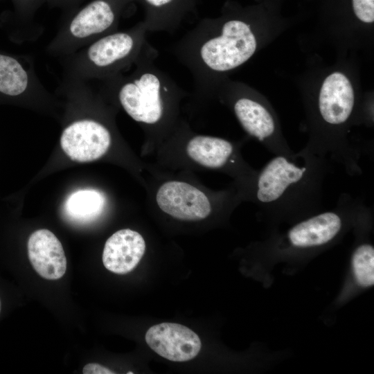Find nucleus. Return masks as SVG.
<instances>
[{
	"label": "nucleus",
	"instance_id": "1",
	"mask_svg": "<svg viewBox=\"0 0 374 374\" xmlns=\"http://www.w3.org/2000/svg\"><path fill=\"white\" fill-rule=\"evenodd\" d=\"M253 13L251 8L227 1L220 17L202 19L172 46V54L190 73L196 94L213 93L226 73L253 55Z\"/></svg>",
	"mask_w": 374,
	"mask_h": 374
},
{
	"label": "nucleus",
	"instance_id": "2",
	"mask_svg": "<svg viewBox=\"0 0 374 374\" xmlns=\"http://www.w3.org/2000/svg\"><path fill=\"white\" fill-rule=\"evenodd\" d=\"M330 170L328 159L305 147L291 155H275L257 171L249 186L251 197L265 217L295 223L321 212Z\"/></svg>",
	"mask_w": 374,
	"mask_h": 374
},
{
	"label": "nucleus",
	"instance_id": "3",
	"mask_svg": "<svg viewBox=\"0 0 374 374\" xmlns=\"http://www.w3.org/2000/svg\"><path fill=\"white\" fill-rule=\"evenodd\" d=\"M158 51L150 45L127 71L99 81L100 93L116 100L134 121L156 127L185 92L155 64Z\"/></svg>",
	"mask_w": 374,
	"mask_h": 374
},
{
	"label": "nucleus",
	"instance_id": "4",
	"mask_svg": "<svg viewBox=\"0 0 374 374\" xmlns=\"http://www.w3.org/2000/svg\"><path fill=\"white\" fill-rule=\"evenodd\" d=\"M143 21L105 35L60 57L63 78L87 82L101 81L129 70L151 45Z\"/></svg>",
	"mask_w": 374,
	"mask_h": 374
},
{
	"label": "nucleus",
	"instance_id": "5",
	"mask_svg": "<svg viewBox=\"0 0 374 374\" xmlns=\"http://www.w3.org/2000/svg\"><path fill=\"white\" fill-rule=\"evenodd\" d=\"M134 0H92L73 10L46 47L59 58L70 55L96 39L118 30L121 16Z\"/></svg>",
	"mask_w": 374,
	"mask_h": 374
},
{
	"label": "nucleus",
	"instance_id": "6",
	"mask_svg": "<svg viewBox=\"0 0 374 374\" xmlns=\"http://www.w3.org/2000/svg\"><path fill=\"white\" fill-rule=\"evenodd\" d=\"M218 87L229 92L233 112L249 136L275 155L294 153L283 136L273 112L265 103L246 93L237 84L221 83Z\"/></svg>",
	"mask_w": 374,
	"mask_h": 374
},
{
	"label": "nucleus",
	"instance_id": "7",
	"mask_svg": "<svg viewBox=\"0 0 374 374\" xmlns=\"http://www.w3.org/2000/svg\"><path fill=\"white\" fill-rule=\"evenodd\" d=\"M111 140V131L103 122L92 117H82L71 121L65 126L60 145L72 160L87 162L105 154Z\"/></svg>",
	"mask_w": 374,
	"mask_h": 374
},
{
	"label": "nucleus",
	"instance_id": "8",
	"mask_svg": "<svg viewBox=\"0 0 374 374\" xmlns=\"http://www.w3.org/2000/svg\"><path fill=\"white\" fill-rule=\"evenodd\" d=\"M0 93L32 101L51 98L39 78L33 57H15L0 53Z\"/></svg>",
	"mask_w": 374,
	"mask_h": 374
},
{
	"label": "nucleus",
	"instance_id": "9",
	"mask_svg": "<svg viewBox=\"0 0 374 374\" xmlns=\"http://www.w3.org/2000/svg\"><path fill=\"white\" fill-rule=\"evenodd\" d=\"M159 207L174 218L195 221L211 213L208 197L196 187L183 181H172L162 184L156 195Z\"/></svg>",
	"mask_w": 374,
	"mask_h": 374
},
{
	"label": "nucleus",
	"instance_id": "10",
	"mask_svg": "<svg viewBox=\"0 0 374 374\" xmlns=\"http://www.w3.org/2000/svg\"><path fill=\"white\" fill-rule=\"evenodd\" d=\"M145 341L156 353L172 362H186L195 358L202 342L198 335L183 325L164 322L150 327Z\"/></svg>",
	"mask_w": 374,
	"mask_h": 374
},
{
	"label": "nucleus",
	"instance_id": "11",
	"mask_svg": "<svg viewBox=\"0 0 374 374\" xmlns=\"http://www.w3.org/2000/svg\"><path fill=\"white\" fill-rule=\"evenodd\" d=\"M29 260L42 278L57 280L62 278L66 270V258L58 238L48 229L34 231L28 240Z\"/></svg>",
	"mask_w": 374,
	"mask_h": 374
},
{
	"label": "nucleus",
	"instance_id": "12",
	"mask_svg": "<svg viewBox=\"0 0 374 374\" xmlns=\"http://www.w3.org/2000/svg\"><path fill=\"white\" fill-rule=\"evenodd\" d=\"M145 251L142 235L125 229L113 233L106 241L103 251V262L109 271L125 274L139 264Z\"/></svg>",
	"mask_w": 374,
	"mask_h": 374
},
{
	"label": "nucleus",
	"instance_id": "13",
	"mask_svg": "<svg viewBox=\"0 0 374 374\" xmlns=\"http://www.w3.org/2000/svg\"><path fill=\"white\" fill-rule=\"evenodd\" d=\"M143 8L148 32L173 33L197 10L198 0H134Z\"/></svg>",
	"mask_w": 374,
	"mask_h": 374
},
{
	"label": "nucleus",
	"instance_id": "14",
	"mask_svg": "<svg viewBox=\"0 0 374 374\" xmlns=\"http://www.w3.org/2000/svg\"><path fill=\"white\" fill-rule=\"evenodd\" d=\"M186 147L187 154L193 161L208 168L219 169L237 163L234 145L222 138L195 136Z\"/></svg>",
	"mask_w": 374,
	"mask_h": 374
},
{
	"label": "nucleus",
	"instance_id": "15",
	"mask_svg": "<svg viewBox=\"0 0 374 374\" xmlns=\"http://www.w3.org/2000/svg\"><path fill=\"white\" fill-rule=\"evenodd\" d=\"M105 198L95 189H82L73 193L66 200L64 211L74 221L86 222L97 217L103 211Z\"/></svg>",
	"mask_w": 374,
	"mask_h": 374
},
{
	"label": "nucleus",
	"instance_id": "16",
	"mask_svg": "<svg viewBox=\"0 0 374 374\" xmlns=\"http://www.w3.org/2000/svg\"><path fill=\"white\" fill-rule=\"evenodd\" d=\"M351 267L356 283L362 287L374 284V247L368 242H359L351 256Z\"/></svg>",
	"mask_w": 374,
	"mask_h": 374
},
{
	"label": "nucleus",
	"instance_id": "17",
	"mask_svg": "<svg viewBox=\"0 0 374 374\" xmlns=\"http://www.w3.org/2000/svg\"><path fill=\"white\" fill-rule=\"evenodd\" d=\"M23 1V11L24 19L25 25L27 26L28 32L31 41H35L38 39L42 34L44 30L42 27L35 24L33 21V16L36 9L44 1L48 0H22Z\"/></svg>",
	"mask_w": 374,
	"mask_h": 374
},
{
	"label": "nucleus",
	"instance_id": "18",
	"mask_svg": "<svg viewBox=\"0 0 374 374\" xmlns=\"http://www.w3.org/2000/svg\"><path fill=\"white\" fill-rule=\"evenodd\" d=\"M84 374H113L114 371L109 368L96 363L86 364L83 369Z\"/></svg>",
	"mask_w": 374,
	"mask_h": 374
},
{
	"label": "nucleus",
	"instance_id": "19",
	"mask_svg": "<svg viewBox=\"0 0 374 374\" xmlns=\"http://www.w3.org/2000/svg\"><path fill=\"white\" fill-rule=\"evenodd\" d=\"M82 0H48L52 5L60 6L66 10H75V7Z\"/></svg>",
	"mask_w": 374,
	"mask_h": 374
},
{
	"label": "nucleus",
	"instance_id": "20",
	"mask_svg": "<svg viewBox=\"0 0 374 374\" xmlns=\"http://www.w3.org/2000/svg\"><path fill=\"white\" fill-rule=\"evenodd\" d=\"M1 299H0V313H1Z\"/></svg>",
	"mask_w": 374,
	"mask_h": 374
},
{
	"label": "nucleus",
	"instance_id": "21",
	"mask_svg": "<svg viewBox=\"0 0 374 374\" xmlns=\"http://www.w3.org/2000/svg\"><path fill=\"white\" fill-rule=\"evenodd\" d=\"M127 374H130H130H131V373L132 374L133 373H132V372H127Z\"/></svg>",
	"mask_w": 374,
	"mask_h": 374
}]
</instances>
